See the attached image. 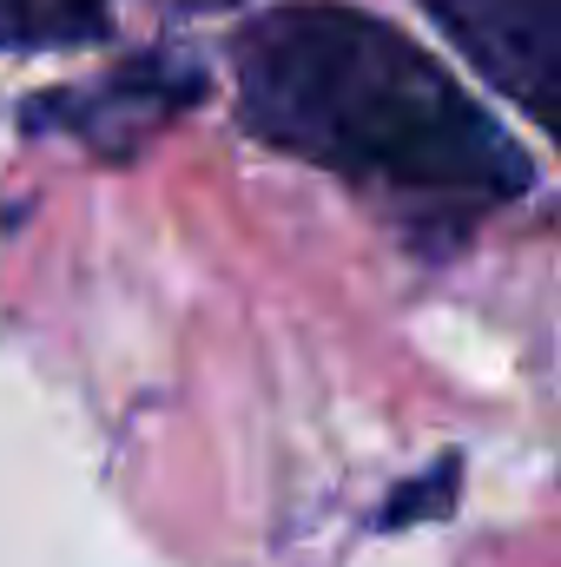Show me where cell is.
Returning <instances> with one entry per match:
<instances>
[{
    "label": "cell",
    "mask_w": 561,
    "mask_h": 567,
    "mask_svg": "<svg viewBox=\"0 0 561 567\" xmlns=\"http://www.w3.org/2000/svg\"><path fill=\"white\" fill-rule=\"evenodd\" d=\"M456 482H462V462H456V455H442L429 475H417V482H404V488H397V502L377 515V528H417V522L449 515V508H456Z\"/></svg>",
    "instance_id": "5b68a950"
},
{
    "label": "cell",
    "mask_w": 561,
    "mask_h": 567,
    "mask_svg": "<svg viewBox=\"0 0 561 567\" xmlns=\"http://www.w3.org/2000/svg\"><path fill=\"white\" fill-rule=\"evenodd\" d=\"M205 93H212V73L198 60L159 47V53H140V60L113 66L93 86H60V93L27 100L20 120L40 140H73V145H86L93 158H106V165H126L178 113L205 106Z\"/></svg>",
    "instance_id": "7a4b0ae2"
},
{
    "label": "cell",
    "mask_w": 561,
    "mask_h": 567,
    "mask_svg": "<svg viewBox=\"0 0 561 567\" xmlns=\"http://www.w3.org/2000/svg\"><path fill=\"white\" fill-rule=\"evenodd\" d=\"M258 145L377 198L422 245H462L536 185V158L410 33L344 0H284L232 33Z\"/></svg>",
    "instance_id": "6da1fadb"
},
{
    "label": "cell",
    "mask_w": 561,
    "mask_h": 567,
    "mask_svg": "<svg viewBox=\"0 0 561 567\" xmlns=\"http://www.w3.org/2000/svg\"><path fill=\"white\" fill-rule=\"evenodd\" d=\"M422 13L561 145V0H422Z\"/></svg>",
    "instance_id": "3957f363"
},
{
    "label": "cell",
    "mask_w": 561,
    "mask_h": 567,
    "mask_svg": "<svg viewBox=\"0 0 561 567\" xmlns=\"http://www.w3.org/2000/svg\"><path fill=\"white\" fill-rule=\"evenodd\" d=\"M113 33V0H0V53H67Z\"/></svg>",
    "instance_id": "277c9868"
}]
</instances>
